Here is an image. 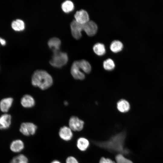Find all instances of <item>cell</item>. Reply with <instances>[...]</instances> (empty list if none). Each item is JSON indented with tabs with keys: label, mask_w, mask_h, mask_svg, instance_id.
Returning a JSON list of instances; mask_svg holds the SVG:
<instances>
[{
	"label": "cell",
	"mask_w": 163,
	"mask_h": 163,
	"mask_svg": "<svg viewBox=\"0 0 163 163\" xmlns=\"http://www.w3.org/2000/svg\"><path fill=\"white\" fill-rule=\"evenodd\" d=\"M126 136L125 132H122L112 136L107 140L92 141V142L97 146L109 152L127 155L129 153V150L124 147Z\"/></svg>",
	"instance_id": "6da1fadb"
},
{
	"label": "cell",
	"mask_w": 163,
	"mask_h": 163,
	"mask_svg": "<svg viewBox=\"0 0 163 163\" xmlns=\"http://www.w3.org/2000/svg\"><path fill=\"white\" fill-rule=\"evenodd\" d=\"M31 83L34 86L44 90L52 85L53 79L51 75L46 71L37 70L34 72L32 75Z\"/></svg>",
	"instance_id": "7a4b0ae2"
},
{
	"label": "cell",
	"mask_w": 163,
	"mask_h": 163,
	"mask_svg": "<svg viewBox=\"0 0 163 163\" xmlns=\"http://www.w3.org/2000/svg\"><path fill=\"white\" fill-rule=\"evenodd\" d=\"M53 52L52 58L50 61L51 66L56 68H60L67 63L68 58L66 53L59 50Z\"/></svg>",
	"instance_id": "3957f363"
},
{
	"label": "cell",
	"mask_w": 163,
	"mask_h": 163,
	"mask_svg": "<svg viewBox=\"0 0 163 163\" xmlns=\"http://www.w3.org/2000/svg\"><path fill=\"white\" fill-rule=\"evenodd\" d=\"M37 128V126L33 123L24 122L21 124L19 131L24 135L28 136L35 134Z\"/></svg>",
	"instance_id": "277c9868"
},
{
	"label": "cell",
	"mask_w": 163,
	"mask_h": 163,
	"mask_svg": "<svg viewBox=\"0 0 163 163\" xmlns=\"http://www.w3.org/2000/svg\"><path fill=\"white\" fill-rule=\"evenodd\" d=\"M84 123L78 117L73 116L70 118L69 121V127L72 131H79L83 128Z\"/></svg>",
	"instance_id": "5b68a950"
},
{
	"label": "cell",
	"mask_w": 163,
	"mask_h": 163,
	"mask_svg": "<svg viewBox=\"0 0 163 163\" xmlns=\"http://www.w3.org/2000/svg\"><path fill=\"white\" fill-rule=\"evenodd\" d=\"M70 27L72 36L76 39H79L82 36L81 32L83 30L82 24L78 23L74 20L70 24Z\"/></svg>",
	"instance_id": "8992f818"
},
{
	"label": "cell",
	"mask_w": 163,
	"mask_h": 163,
	"mask_svg": "<svg viewBox=\"0 0 163 163\" xmlns=\"http://www.w3.org/2000/svg\"><path fill=\"white\" fill-rule=\"evenodd\" d=\"M81 70L78 65V61H74L71 67V73L74 78L80 80L84 79L85 75Z\"/></svg>",
	"instance_id": "52a82bcc"
},
{
	"label": "cell",
	"mask_w": 163,
	"mask_h": 163,
	"mask_svg": "<svg viewBox=\"0 0 163 163\" xmlns=\"http://www.w3.org/2000/svg\"><path fill=\"white\" fill-rule=\"evenodd\" d=\"M82 27L83 30L89 36L94 35L96 33L97 30V25L94 21H89L82 24Z\"/></svg>",
	"instance_id": "ba28073f"
},
{
	"label": "cell",
	"mask_w": 163,
	"mask_h": 163,
	"mask_svg": "<svg viewBox=\"0 0 163 163\" xmlns=\"http://www.w3.org/2000/svg\"><path fill=\"white\" fill-rule=\"evenodd\" d=\"M74 17L75 20L81 24H84L90 21L88 13L83 9L77 11L75 14Z\"/></svg>",
	"instance_id": "9c48e42d"
},
{
	"label": "cell",
	"mask_w": 163,
	"mask_h": 163,
	"mask_svg": "<svg viewBox=\"0 0 163 163\" xmlns=\"http://www.w3.org/2000/svg\"><path fill=\"white\" fill-rule=\"evenodd\" d=\"M59 135L62 139L65 141L70 140L73 136L72 130L69 127L66 126H64L60 129Z\"/></svg>",
	"instance_id": "30bf717a"
},
{
	"label": "cell",
	"mask_w": 163,
	"mask_h": 163,
	"mask_svg": "<svg viewBox=\"0 0 163 163\" xmlns=\"http://www.w3.org/2000/svg\"><path fill=\"white\" fill-rule=\"evenodd\" d=\"M11 123V116L5 113L0 117V129H5L8 128Z\"/></svg>",
	"instance_id": "8fae6325"
},
{
	"label": "cell",
	"mask_w": 163,
	"mask_h": 163,
	"mask_svg": "<svg viewBox=\"0 0 163 163\" xmlns=\"http://www.w3.org/2000/svg\"><path fill=\"white\" fill-rule=\"evenodd\" d=\"M21 105L25 108H30L34 106L35 101L33 97L29 94L24 95L21 98Z\"/></svg>",
	"instance_id": "7c38bea8"
},
{
	"label": "cell",
	"mask_w": 163,
	"mask_h": 163,
	"mask_svg": "<svg viewBox=\"0 0 163 163\" xmlns=\"http://www.w3.org/2000/svg\"><path fill=\"white\" fill-rule=\"evenodd\" d=\"M13 99L11 97L6 98L0 101V109L3 112H7L12 104Z\"/></svg>",
	"instance_id": "4fadbf2b"
},
{
	"label": "cell",
	"mask_w": 163,
	"mask_h": 163,
	"mask_svg": "<svg viewBox=\"0 0 163 163\" xmlns=\"http://www.w3.org/2000/svg\"><path fill=\"white\" fill-rule=\"evenodd\" d=\"M10 149L13 152H19L22 150L24 148L23 142L20 139H17L13 141L10 145Z\"/></svg>",
	"instance_id": "5bb4252c"
},
{
	"label": "cell",
	"mask_w": 163,
	"mask_h": 163,
	"mask_svg": "<svg viewBox=\"0 0 163 163\" xmlns=\"http://www.w3.org/2000/svg\"><path fill=\"white\" fill-rule=\"evenodd\" d=\"M61 42L60 39L57 37H53L49 40L48 44L49 47L53 52L59 50Z\"/></svg>",
	"instance_id": "9a60e30c"
},
{
	"label": "cell",
	"mask_w": 163,
	"mask_h": 163,
	"mask_svg": "<svg viewBox=\"0 0 163 163\" xmlns=\"http://www.w3.org/2000/svg\"><path fill=\"white\" fill-rule=\"evenodd\" d=\"M89 145L88 140L84 137L79 138L77 142V146L80 151H84L86 150Z\"/></svg>",
	"instance_id": "2e32d148"
},
{
	"label": "cell",
	"mask_w": 163,
	"mask_h": 163,
	"mask_svg": "<svg viewBox=\"0 0 163 163\" xmlns=\"http://www.w3.org/2000/svg\"><path fill=\"white\" fill-rule=\"evenodd\" d=\"M117 107L119 111L122 113L128 111L130 107L129 103L124 99H121L117 102Z\"/></svg>",
	"instance_id": "e0dca14e"
},
{
	"label": "cell",
	"mask_w": 163,
	"mask_h": 163,
	"mask_svg": "<svg viewBox=\"0 0 163 163\" xmlns=\"http://www.w3.org/2000/svg\"><path fill=\"white\" fill-rule=\"evenodd\" d=\"M11 26L13 29L17 31L23 30L25 27L24 21L20 19L13 21L11 23Z\"/></svg>",
	"instance_id": "ac0fdd59"
},
{
	"label": "cell",
	"mask_w": 163,
	"mask_h": 163,
	"mask_svg": "<svg viewBox=\"0 0 163 163\" xmlns=\"http://www.w3.org/2000/svg\"><path fill=\"white\" fill-rule=\"evenodd\" d=\"M123 47V44L119 40H115L111 43L110 48L112 51L116 53L121 51Z\"/></svg>",
	"instance_id": "d6986e66"
},
{
	"label": "cell",
	"mask_w": 163,
	"mask_h": 163,
	"mask_svg": "<svg viewBox=\"0 0 163 163\" xmlns=\"http://www.w3.org/2000/svg\"><path fill=\"white\" fill-rule=\"evenodd\" d=\"M79 67L81 69L85 72L88 73L91 70V66L89 62L87 61L82 59L78 61Z\"/></svg>",
	"instance_id": "ffe728a7"
},
{
	"label": "cell",
	"mask_w": 163,
	"mask_h": 163,
	"mask_svg": "<svg viewBox=\"0 0 163 163\" xmlns=\"http://www.w3.org/2000/svg\"><path fill=\"white\" fill-rule=\"evenodd\" d=\"M93 50L95 53L98 56L103 55L106 52L104 45L100 43L95 44L93 46Z\"/></svg>",
	"instance_id": "44dd1931"
},
{
	"label": "cell",
	"mask_w": 163,
	"mask_h": 163,
	"mask_svg": "<svg viewBox=\"0 0 163 163\" xmlns=\"http://www.w3.org/2000/svg\"><path fill=\"white\" fill-rule=\"evenodd\" d=\"M61 8L64 12L67 13L72 11L74 6L72 2L70 0H66L62 3Z\"/></svg>",
	"instance_id": "7402d4cb"
},
{
	"label": "cell",
	"mask_w": 163,
	"mask_h": 163,
	"mask_svg": "<svg viewBox=\"0 0 163 163\" xmlns=\"http://www.w3.org/2000/svg\"><path fill=\"white\" fill-rule=\"evenodd\" d=\"M10 163H28V159L24 155L21 154L13 157Z\"/></svg>",
	"instance_id": "603a6c76"
},
{
	"label": "cell",
	"mask_w": 163,
	"mask_h": 163,
	"mask_svg": "<svg viewBox=\"0 0 163 163\" xmlns=\"http://www.w3.org/2000/svg\"><path fill=\"white\" fill-rule=\"evenodd\" d=\"M104 68L107 70L110 71L115 68V64L112 59L109 58L104 61L103 63Z\"/></svg>",
	"instance_id": "cb8c5ba5"
},
{
	"label": "cell",
	"mask_w": 163,
	"mask_h": 163,
	"mask_svg": "<svg viewBox=\"0 0 163 163\" xmlns=\"http://www.w3.org/2000/svg\"><path fill=\"white\" fill-rule=\"evenodd\" d=\"M115 158L116 163H133L132 161L125 157L123 155L120 154H117Z\"/></svg>",
	"instance_id": "d4e9b609"
},
{
	"label": "cell",
	"mask_w": 163,
	"mask_h": 163,
	"mask_svg": "<svg viewBox=\"0 0 163 163\" xmlns=\"http://www.w3.org/2000/svg\"><path fill=\"white\" fill-rule=\"evenodd\" d=\"M66 163H79L77 159L72 156L68 157L66 160Z\"/></svg>",
	"instance_id": "484cf974"
},
{
	"label": "cell",
	"mask_w": 163,
	"mask_h": 163,
	"mask_svg": "<svg viewBox=\"0 0 163 163\" xmlns=\"http://www.w3.org/2000/svg\"><path fill=\"white\" fill-rule=\"evenodd\" d=\"M99 163H116V162L110 158L102 157L100 159Z\"/></svg>",
	"instance_id": "4316f807"
},
{
	"label": "cell",
	"mask_w": 163,
	"mask_h": 163,
	"mask_svg": "<svg viewBox=\"0 0 163 163\" xmlns=\"http://www.w3.org/2000/svg\"><path fill=\"white\" fill-rule=\"evenodd\" d=\"M0 42L2 45H5L6 44V42L5 40L3 38L0 37Z\"/></svg>",
	"instance_id": "83f0119b"
},
{
	"label": "cell",
	"mask_w": 163,
	"mask_h": 163,
	"mask_svg": "<svg viewBox=\"0 0 163 163\" xmlns=\"http://www.w3.org/2000/svg\"><path fill=\"white\" fill-rule=\"evenodd\" d=\"M51 163H61L60 161L57 160H54L52 161Z\"/></svg>",
	"instance_id": "f1b7e54d"
},
{
	"label": "cell",
	"mask_w": 163,
	"mask_h": 163,
	"mask_svg": "<svg viewBox=\"0 0 163 163\" xmlns=\"http://www.w3.org/2000/svg\"><path fill=\"white\" fill-rule=\"evenodd\" d=\"M64 104L66 105H67L68 104L67 101H65L64 102Z\"/></svg>",
	"instance_id": "f546056e"
}]
</instances>
